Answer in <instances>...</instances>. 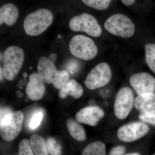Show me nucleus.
<instances>
[{
  "label": "nucleus",
  "instance_id": "1",
  "mask_svg": "<svg viewBox=\"0 0 155 155\" xmlns=\"http://www.w3.org/2000/svg\"><path fill=\"white\" fill-rule=\"evenodd\" d=\"M53 19L52 13L50 10L38 9L25 17L23 24L25 33L31 36L39 35L49 27Z\"/></svg>",
  "mask_w": 155,
  "mask_h": 155
},
{
  "label": "nucleus",
  "instance_id": "2",
  "mask_svg": "<svg viewBox=\"0 0 155 155\" xmlns=\"http://www.w3.org/2000/svg\"><path fill=\"white\" fill-rule=\"evenodd\" d=\"M24 56L23 50L17 46L6 49L3 54L2 68L7 80L11 81L15 79L23 65Z\"/></svg>",
  "mask_w": 155,
  "mask_h": 155
},
{
  "label": "nucleus",
  "instance_id": "3",
  "mask_svg": "<svg viewBox=\"0 0 155 155\" xmlns=\"http://www.w3.org/2000/svg\"><path fill=\"white\" fill-rule=\"evenodd\" d=\"M69 50L73 56L85 61L92 60L98 53L97 48L94 41L81 35L72 38L69 42Z\"/></svg>",
  "mask_w": 155,
  "mask_h": 155
},
{
  "label": "nucleus",
  "instance_id": "4",
  "mask_svg": "<svg viewBox=\"0 0 155 155\" xmlns=\"http://www.w3.org/2000/svg\"><path fill=\"white\" fill-rule=\"evenodd\" d=\"M104 28L109 33L116 36L129 38L135 32V26L131 19L124 14H114L107 19Z\"/></svg>",
  "mask_w": 155,
  "mask_h": 155
},
{
  "label": "nucleus",
  "instance_id": "5",
  "mask_svg": "<svg viewBox=\"0 0 155 155\" xmlns=\"http://www.w3.org/2000/svg\"><path fill=\"white\" fill-rule=\"evenodd\" d=\"M24 119L23 113L20 111L11 112L2 120L0 124V134L5 141L10 142L19 134L22 130Z\"/></svg>",
  "mask_w": 155,
  "mask_h": 155
},
{
  "label": "nucleus",
  "instance_id": "6",
  "mask_svg": "<svg viewBox=\"0 0 155 155\" xmlns=\"http://www.w3.org/2000/svg\"><path fill=\"white\" fill-rule=\"evenodd\" d=\"M69 28L74 31H83L94 37L101 35L102 28L92 15L82 13L72 17L69 23Z\"/></svg>",
  "mask_w": 155,
  "mask_h": 155
},
{
  "label": "nucleus",
  "instance_id": "7",
  "mask_svg": "<svg viewBox=\"0 0 155 155\" xmlns=\"http://www.w3.org/2000/svg\"><path fill=\"white\" fill-rule=\"evenodd\" d=\"M112 76V70L108 64L100 63L88 73L84 83L89 89H96L108 84Z\"/></svg>",
  "mask_w": 155,
  "mask_h": 155
},
{
  "label": "nucleus",
  "instance_id": "8",
  "mask_svg": "<svg viewBox=\"0 0 155 155\" xmlns=\"http://www.w3.org/2000/svg\"><path fill=\"white\" fill-rule=\"evenodd\" d=\"M133 91L127 87H122L116 94L114 110L115 116L119 119H125L130 114L134 104Z\"/></svg>",
  "mask_w": 155,
  "mask_h": 155
},
{
  "label": "nucleus",
  "instance_id": "9",
  "mask_svg": "<svg viewBox=\"0 0 155 155\" xmlns=\"http://www.w3.org/2000/svg\"><path fill=\"white\" fill-rule=\"evenodd\" d=\"M149 130V127L144 122H130L119 127L117 136L121 141L131 142L146 135Z\"/></svg>",
  "mask_w": 155,
  "mask_h": 155
},
{
  "label": "nucleus",
  "instance_id": "10",
  "mask_svg": "<svg viewBox=\"0 0 155 155\" xmlns=\"http://www.w3.org/2000/svg\"><path fill=\"white\" fill-rule=\"evenodd\" d=\"M129 81L130 85L138 95L155 91V78L147 72L133 74Z\"/></svg>",
  "mask_w": 155,
  "mask_h": 155
},
{
  "label": "nucleus",
  "instance_id": "11",
  "mask_svg": "<svg viewBox=\"0 0 155 155\" xmlns=\"http://www.w3.org/2000/svg\"><path fill=\"white\" fill-rule=\"evenodd\" d=\"M104 116V112L97 106H89L82 108L75 115L78 122L92 126H96Z\"/></svg>",
  "mask_w": 155,
  "mask_h": 155
},
{
  "label": "nucleus",
  "instance_id": "12",
  "mask_svg": "<svg viewBox=\"0 0 155 155\" xmlns=\"http://www.w3.org/2000/svg\"><path fill=\"white\" fill-rule=\"evenodd\" d=\"M29 81L26 85L25 92L29 98L36 101L41 99L45 92V82L38 72H33L29 75Z\"/></svg>",
  "mask_w": 155,
  "mask_h": 155
},
{
  "label": "nucleus",
  "instance_id": "13",
  "mask_svg": "<svg viewBox=\"0 0 155 155\" xmlns=\"http://www.w3.org/2000/svg\"><path fill=\"white\" fill-rule=\"evenodd\" d=\"M37 70L41 77L47 84L52 83L59 71L57 69L54 61L45 56H42L39 59Z\"/></svg>",
  "mask_w": 155,
  "mask_h": 155
},
{
  "label": "nucleus",
  "instance_id": "14",
  "mask_svg": "<svg viewBox=\"0 0 155 155\" xmlns=\"http://www.w3.org/2000/svg\"><path fill=\"white\" fill-rule=\"evenodd\" d=\"M134 107L143 114L155 113V93H149L137 96L134 101Z\"/></svg>",
  "mask_w": 155,
  "mask_h": 155
},
{
  "label": "nucleus",
  "instance_id": "15",
  "mask_svg": "<svg viewBox=\"0 0 155 155\" xmlns=\"http://www.w3.org/2000/svg\"><path fill=\"white\" fill-rule=\"evenodd\" d=\"M19 12L17 6L12 3L3 5L0 8V25H14L18 19Z\"/></svg>",
  "mask_w": 155,
  "mask_h": 155
},
{
  "label": "nucleus",
  "instance_id": "16",
  "mask_svg": "<svg viewBox=\"0 0 155 155\" xmlns=\"http://www.w3.org/2000/svg\"><path fill=\"white\" fill-rule=\"evenodd\" d=\"M83 89L82 86L74 79H69L60 89L59 96L62 99L70 95L75 99L82 96Z\"/></svg>",
  "mask_w": 155,
  "mask_h": 155
},
{
  "label": "nucleus",
  "instance_id": "17",
  "mask_svg": "<svg viewBox=\"0 0 155 155\" xmlns=\"http://www.w3.org/2000/svg\"><path fill=\"white\" fill-rule=\"evenodd\" d=\"M70 135L75 140L83 141L86 139V133L84 127L73 119H68L66 123Z\"/></svg>",
  "mask_w": 155,
  "mask_h": 155
},
{
  "label": "nucleus",
  "instance_id": "18",
  "mask_svg": "<svg viewBox=\"0 0 155 155\" xmlns=\"http://www.w3.org/2000/svg\"><path fill=\"white\" fill-rule=\"evenodd\" d=\"M31 147L35 155H49L44 139L41 136L34 134L29 138Z\"/></svg>",
  "mask_w": 155,
  "mask_h": 155
},
{
  "label": "nucleus",
  "instance_id": "19",
  "mask_svg": "<svg viewBox=\"0 0 155 155\" xmlns=\"http://www.w3.org/2000/svg\"><path fill=\"white\" fill-rule=\"evenodd\" d=\"M106 147L101 141H97L87 146L82 151L81 155H106Z\"/></svg>",
  "mask_w": 155,
  "mask_h": 155
},
{
  "label": "nucleus",
  "instance_id": "20",
  "mask_svg": "<svg viewBox=\"0 0 155 155\" xmlns=\"http://www.w3.org/2000/svg\"><path fill=\"white\" fill-rule=\"evenodd\" d=\"M145 51L147 65L155 73V44H148L146 45Z\"/></svg>",
  "mask_w": 155,
  "mask_h": 155
},
{
  "label": "nucleus",
  "instance_id": "21",
  "mask_svg": "<svg viewBox=\"0 0 155 155\" xmlns=\"http://www.w3.org/2000/svg\"><path fill=\"white\" fill-rule=\"evenodd\" d=\"M84 4L96 10H104L107 8L112 1L109 0H83Z\"/></svg>",
  "mask_w": 155,
  "mask_h": 155
},
{
  "label": "nucleus",
  "instance_id": "22",
  "mask_svg": "<svg viewBox=\"0 0 155 155\" xmlns=\"http://www.w3.org/2000/svg\"><path fill=\"white\" fill-rule=\"evenodd\" d=\"M70 79V75L67 71L59 70L55 80L52 82L54 87L60 89Z\"/></svg>",
  "mask_w": 155,
  "mask_h": 155
},
{
  "label": "nucleus",
  "instance_id": "23",
  "mask_svg": "<svg viewBox=\"0 0 155 155\" xmlns=\"http://www.w3.org/2000/svg\"><path fill=\"white\" fill-rule=\"evenodd\" d=\"M47 150L51 155H61V147L54 139L50 137L46 143Z\"/></svg>",
  "mask_w": 155,
  "mask_h": 155
},
{
  "label": "nucleus",
  "instance_id": "24",
  "mask_svg": "<svg viewBox=\"0 0 155 155\" xmlns=\"http://www.w3.org/2000/svg\"><path fill=\"white\" fill-rule=\"evenodd\" d=\"M43 113L40 110L36 111L32 114L28 122V127L31 130H35L40 125L43 118Z\"/></svg>",
  "mask_w": 155,
  "mask_h": 155
},
{
  "label": "nucleus",
  "instance_id": "25",
  "mask_svg": "<svg viewBox=\"0 0 155 155\" xmlns=\"http://www.w3.org/2000/svg\"><path fill=\"white\" fill-rule=\"evenodd\" d=\"M19 155H34L28 140L24 139L19 143Z\"/></svg>",
  "mask_w": 155,
  "mask_h": 155
},
{
  "label": "nucleus",
  "instance_id": "26",
  "mask_svg": "<svg viewBox=\"0 0 155 155\" xmlns=\"http://www.w3.org/2000/svg\"><path fill=\"white\" fill-rule=\"evenodd\" d=\"M139 118L143 122L155 126V113L149 114H141L139 116Z\"/></svg>",
  "mask_w": 155,
  "mask_h": 155
},
{
  "label": "nucleus",
  "instance_id": "27",
  "mask_svg": "<svg viewBox=\"0 0 155 155\" xmlns=\"http://www.w3.org/2000/svg\"><path fill=\"white\" fill-rule=\"evenodd\" d=\"M126 148L123 146L119 145L114 147L111 149L109 155H124Z\"/></svg>",
  "mask_w": 155,
  "mask_h": 155
},
{
  "label": "nucleus",
  "instance_id": "28",
  "mask_svg": "<svg viewBox=\"0 0 155 155\" xmlns=\"http://www.w3.org/2000/svg\"><path fill=\"white\" fill-rule=\"evenodd\" d=\"M11 112L10 110L7 108H1V120L7 115L9 113H10Z\"/></svg>",
  "mask_w": 155,
  "mask_h": 155
},
{
  "label": "nucleus",
  "instance_id": "29",
  "mask_svg": "<svg viewBox=\"0 0 155 155\" xmlns=\"http://www.w3.org/2000/svg\"><path fill=\"white\" fill-rule=\"evenodd\" d=\"M121 2L125 5L129 6L133 5L135 2V1H134V0H122V1H121Z\"/></svg>",
  "mask_w": 155,
  "mask_h": 155
},
{
  "label": "nucleus",
  "instance_id": "30",
  "mask_svg": "<svg viewBox=\"0 0 155 155\" xmlns=\"http://www.w3.org/2000/svg\"><path fill=\"white\" fill-rule=\"evenodd\" d=\"M49 58L50 60H51L52 61H55L56 59H57V56L55 53H52L49 56Z\"/></svg>",
  "mask_w": 155,
  "mask_h": 155
},
{
  "label": "nucleus",
  "instance_id": "31",
  "mask_svg": "<svg viewBox=\"0 0 155 155\" xmlns=\"http://www.w3.org/2000/svg\"><path fill=\"white\" fill-rule=\"evenodd\" d=\"M0 73H1V81H2V80L3 78V77H5L4 76V73H3L2 68V67H0Z\"/></svg>",
  "mask_w": 155,
  "mask_h": 155
},
{
  "label": "nucleus",
  "instance_id": "32",
  "mask_svg": "<svg viewBox=\"0 0 155 155\" xmlns=\"http://www.w3.org/2000/svg\"><path fill=\"white\" fill-rule=\"evenodd\" d=\"M124 155H141L139 153H130L126 154Z\"/></svg>",
  "mask_w": 155,
  "mask_h": 155
},
{
  "label": "nucleus",
  "instance_id": "33",
  "mask_svg": "<svg viewBox=\"0 0 155 155\" xmlns=\"http://www.w3.org/2000/svg\"><path fill=\"white\" fill-rule=\"evenodd\" d=\"M153 155H155V154H153Z\"/></svg>",
  "mask_w": 155,
  "mask_h": 155
}]
</instances>
